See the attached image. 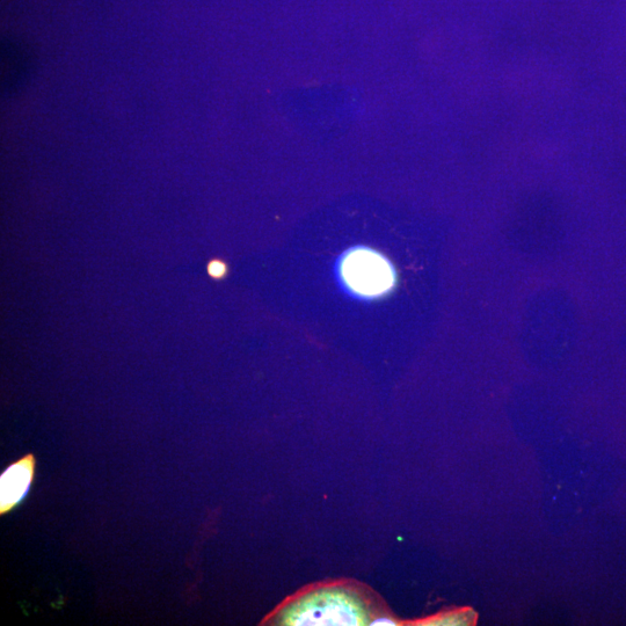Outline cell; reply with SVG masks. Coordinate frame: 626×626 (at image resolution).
Segmentation results:
<instances>
[{
	"mask_svg": "<svg viewBox=\"0 0 626 626\" xmlns=\"http://www.w3.org/2000/svg\"><path fill=\"white\" fill-rule=\"evenodd\" d=\"M388 614L369 589L348 582L311 587L293 596L262 624L272 625H370Z\"/></svg>",
	"mask_w": 626,
	"mask_h": 626,
	"instance_id": "cell-1",
	"label": "cell"
},
{
	"mask_svg": "<svg viewBox=\"0 0 626 626\" xmlns=\"http://www.w3.org/2000/svg\"><path fill=\"white\" fill-rule=\"evenodd\" d=\"M339 275L353 295L366 300L387 296L397 285L396 269L383 254L369 247H354L341 257Z\"/></svg>",
	"mask_w": 626,
	"mask_h": 626,
	"instance_id": "cell-2",
	"label": "cell"
},
{
	"mask_svg": "<svg viewBox=\"0 0 626 626\" xmlns=\"http://www.w3.org/2000/svg\"><path fill=\"white\" fill-rule=\"evenodd\" d=\"M36 458L33 454L21 457L7 467L0 476V515L17 508L28 496L34 483Z\"/></svg>",
	"mask_w": 626,
	"mask_h": 626,
	"instance_id": "cell-3",
	"label": "cell"
},
{
	"mask_svg": "<svg viewBox=\"0 0 626 626\" xmlns=\"http://www.w3.org/2000/svg\"><path fill=\"white\" fill-rule=\"evenodd\" d=\"M5 47L3 49L2 58V78L3 89L7 91H13L17 89V86L23 83V79L28 75L29 68H31V61L26 60L29 55L24 52L23 48L9 42L3 43Z\"/></svg>",
	"mask_w": 626,
	"mask_h": 626,
	"instance_id": "cell-4",
	"label": "cell"
},
{
	"mask_svg": "<svg viewBox=\"0 0 626 626\" xmlns=\"http://www.w3.org/2000/svg\"><path fill=\"white\" fill-rule=\"evenodd\" d=\"M477 613L471 608H460L443 611L438 615L429 616L413 623L418 626H469L477 622Z\"/></svg>",
	"mask_w": 626,
	"mask_h": 626,
	"instance_id": "cell-5",
	"label": "cell"
},
{
	"mask_svg": "<svg viewBox=\"0 0 626 626\" xmlns=\"http://www.w3.org/2000/svg\"><path fill=\"white\" fill-rule=\"evenodd\" d=\"M227 266L223 264L222 261L215 260L210 262L208 266V272L213 278L221 279L225 274H227Z\"/></svg>",
	"mask_w": 626,
	"mask_h": 626,
	"instance_id": "cell-6",
	"label": "cell"
}]
</instances>
